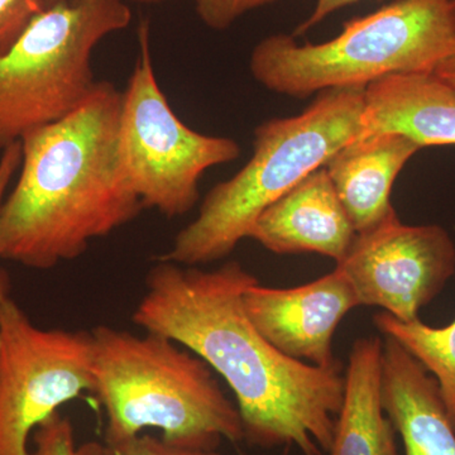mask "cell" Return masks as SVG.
<instances>
[{"label": "cell", "instance_id": "cell-21", "mask_svg": "<svg viewBox=\"0 0 455 455\" xmlns=\"http://www.w3.org/2000/svg\"><path fill=\"white\" fill-rule=\"evenodd\" d=\"M20 163H22V143L20 140L2 149V156H0V208L7 196L9 184L20 171ZM2 260V257H0V305L12 298L11 280H9L7 271L3 268Z\"/></svg>", "mask_w": 455, "mask_h": 455}, {"label": "cell", "instance_id": "cell-6", "mask_svg": "<svg viewBox=\"0 0 455 455\" xmlns=\"http://www.w3.org/2000/svg\"><path fill=\"white\" fill-rule=\"evenodd\" d=\"M123 0H61L0 56V149L76 109L97 85L92 53L130 25Z\"/></svg>", "mask_w": 455, "mask_h": 455}, {"label": "cell", "instance_id": "cell-15", "mask_svg": "<svg viewBox=\"0 0 455 455\" xmlns=\"http://www.w3.org/2000/svg\"><path fill=\"white\" fill-rule=\"evenodd\" d=\"M344 397L329 455H401L382 403V340L359 338L344 372Z\"/></svg>", "mask_w": 455, "mask_h": 455}, {"label": "cell", "instance_id": "cell-10", "mask_svg": "<svg viewBox=\"0 0 455 455\" xmlns=\"http://www.w3.org/2000/svg\"><path fill=\"white\" fill-rule=\"evenodd\" d=\"M242 302L254 328L275 349L322 368L340 363L333 355L335 331L359 307L352 284L337 267L293 289L254 283L245 290Z\"/></svg>", "mask_w": 455, "mask_h": 455}, {"label": "cell", "instance_id": "cell-24", "mask_svg": "<svg viewBox=\"0 0 455 455\" xmlns=\"http://www.w3.org/2000/svg\"><path fill=\"white\" fill-rule=\"evenodd\" d=\"M136 2H140V3H160V2H163V0H136Z\"/></svg>", "mask_w": 455, "mask_h": 455}, {"label": "cell", "instance_id": "cell-22", "mask_svg": "<svg viewBox=\"0 0 455 455\" xmlns=\"http://www.w3.org/2000/svg\"><path fill=\"white\" fill-rule=\"evenodd\" d=\"M362 2V0H316L315 8L313 13L307 18L305 22L296 28L295 36H301L309 31L310 28L319 25L320 22L325 20L326 17L331 16L334 12L339 11L344 7L353 4V3ZM293 36V37H295Z\"/></svg>", "mask_w": 455, "mask_h": 455}, {"label": "cell", "instance_id": "cell-9", "mask_svg": "<svg viewBox=\"0 0 455 455\" xmlns=\"http://www.w3.org/2000/svg\"><path fill=\"white\" fill-rule=\"evenodd\" d=\"M337 268L348 278L359 307H382L401 322H414L455 274V245L444 228L406 226L395 211L358 233Z\"/></svg>", "mask_w": 455, "mask_h": 455}, {"label": "cell", "instance_id": "cell-3", "mask_svg": "<svg viewBox=\"0 0 455 455\" xmlns=\"http://www.w3.org/2000/svg\"><path fill=\"white\" fill-rule=\"evenodd\" d=\"M92 372L106 410V442L134 438L145 429L181 447L217 449L221 439L244 440L238 407L214 371L164 335L133 334L107 325L92 331Z\"/></svg>", "mask_w": 455, "mask_h": 455}, {"label": "cell", "instance_id": "cell-4", "mask_svg": "<svg viewBox=\"0 0 455 455\" xmlns=\"http://www.w3.org/2000/svg\"><path fill=\"white\" fill-rule=\"evenodd\" d=\"M364 90H324L299 116L259 124L251 160L206 194L196 220L158 259L196 267L229 256L269 205L361 136Z\"/></svg>", "mask_w": 455, "mask_h": 455}, {"label": "cell", "instance_id": "cell-16", "mask_svg": "<svg viewBox=\"0 0 455 455\" xmlns=\"http://www.w3.org/2000/svg\"><path fill=\"white\" fill-rule=\"evenodd\" d=\"M373 324L383 335L398 341L427 372L434 374L455 429V320L444 328H433L420 319L401 322L382 311L373 316Z\"/></svg>", "mask_w": 455, "mask_h": 455}, {"label": "cell", "instance_id": "cell-17", "mask_svg": "<svg viewBox=\"0 0 455 455\" xmlns=\"http://www.w3.org/2000/svg\"><path fill=\"white\" fill-rule=\"evenodd\" d=\"M33 455H103L101 444L89 443L77 447L70 419L56 412L33 433Z\"/></svg>", "mask_w": 455, "mask_h": 455}, {"label": "cell", "instance_id": "cell-2", "mask_svg": "<svg viewBox=\"0 0 455 455\" xmlns=\"http://www.w3.org/2000/svg\"><path fill=\"white\" fill-rule=\"evenodd\" d=\"M123 92L98 82L76 109L27 133L20 176L0 208V257L50 269L139 217L121 152Z\"/></svg>", "mask_w": 455, "mask_h": 455}, {"label": "cell", "instance_id": "cell-8", "mask_svg": "<svg viewBox=\"0 0 455 455\" xmlns=\"http://www.w3.org/2000/svg\"><path fill=\"white\" fill-rule=\"evenodd\" d=\"M94 390L92 331L40 328L13 299L0 305V455H29L36 429Z\"/></svg>", "mask_w": 455, "mask_h": 455}, {"label": "cell", "instance_id": "cell-18", "mask_svg": "<svg viewBox=\"0 0 455 455\" xmlns=\"http://www.w3.org/2000/svg\"><path fill=\"white\" fill-rule=\"evenodd\" d=\"M52 4V0H0V56L16 44L36 16Z\"/></svg>", "mask_w": 455, "mask_h": 455}, {"label": "cell", "instance_id": "cell-13", "mask_svg": "<svg viewBox=\"0 0 455 455\" xmlns=\"http://www.w3.org/2000/svg\"><path fill=\"white\" fill-rule=\"evenodd\" d=\"M382 403L405 455H455V429L438 383L398 341H382Z\"/></svg>", "mask_w": 455, "mask_h": 455}, {"label": "cell", "instance_id": "cell-11", "mask_svg": "<svg viewBox=\"0 0 455 455\" xmlns=\"http://www.w3.org/2000/svg\"><path fill=\"white\" fill-rule=\"evenodd\" d=\"M357 232L325 167L301 180L269 205L248 238L276 254L317 253L341 262Z\"/></svg>", "mask_w": 455, "mask_h": 455}, {"label": "cell", "instance_id": "cell-1", "mask_svg": "<svg viewBox=\"0 0 455 455\" xmlns=\"http://www.w3.org/2000/svg\"><path fill=\"white\" fill-rule=\"evenodd\" d=\"M254 283L259 280L235 260L204 271L158 259L132 319L223 377L250 444L329 454L343 403V366H311L275 349L244 311L242 296Z\"/></svg>", "mask_w": 455, "mask_h": 455}, {"label": "cell", "instance_id": "cell-12", "mask_svg": "<svg viewBox=\"0 0 455 455\" xmlns=\"http://www.w3.org/2000/svg\"><path fill=\"white\" fill-rule=\"evenodd\" d=\"M398 133L419 146L455 145V86L434 73L390 75L364 90L361 136Z\"/></svg>", "mask_w": 455, "mask_h": 455}, {"label": "cell", "instance_id": "cell-19", "mask_svg": "<svg viewBox=\"0 0 455 455\" xmlns=\"http://www.w3.org/2000/svg\"><path fill=\"white\" fill-rule=\"evenodd\" d=\"M103 455H221L217 449L181 447L149 435L101 444Z\"/></svg>", "mask_w": 455, "mask_h": 455}, {"label": "cell", "instance_id": "cell-23", "mask_svg": "<svg viewBox=\"0 0 455 455\" xmlns=\"http://www.w3.org/2000/svg\"><path fill=\"white\" fill-rule=\"evenodd\" d=\"M434 74L438 75L440 79L445 80V82L455 86V55L444 60V61L435 68Z\"/></svg>", "mask_w": 455, "mask_h": 455}, {"label": "cell", "instance_id": "cell-14", "mask_svg": "<svg viewBox=\"0 0 455 455\" xmlns=\"http://www.w3.org/2000/svg\"><path fill=\"white\" fill-rule=\"evenodd\" d=\"M421 147L398 133L359 136L325 164L326 172L355 232L376 227L395 212L392 185Z\"/></svg>", "mask_w": 455, "mask_h": 455}, {"label": "cell", "instance_id": "cell-25", "mask_svg": "<svg viewBox=\"0 0 455 455\" xmlns=\"http://www.w3.org/2000/svg\"><path fill=\"white\" fill-rule=\"evenodd\" d=\"M57 2H61V0H52L53 4H55Z\"/></svg>", "mask_w": 455, "mask_h": 455}, {"label": "cell", "instance_id": "cell-7", "mask_svg": "<svg viewBox=\"0 0 455 455\" xmlns=\"http://www.w3.org/2000/svg\"><path fill=\"white\" fill-rule=\"evenodd\" d=\"M137 33L140 53L123 92L119 122L123 164L143 208L182 217L196 205L205 171L235 161L241 147L191 130L176 116L156 77L147 20Z\"/></svg>", "mask_w": 455, "mask_h": 455}, {"label": "cell", "instance_id": "cell-20", "mask_svg": "<svg viewBox=\"0 0 455 455\" xmlns=\"http://www.w3.org/2000/svg\"><path fill=\"white\" fill-rule=\"evenodd\" d=\"M276 0H196V13L209 28L224 31L248 12Z\"/></svg>", "mask_w": 455, "mask_h": 455}, {"label": "cell", "instance_id": "cell-5", "mask_svg": "<svg viewBox=\"0 0 455 455\" xmlns=\"http://www.w3.org/2000/svg\"><path fill=\"white\" fill-rule=\"evenodd\" d=\"M455 55V0H396L344 23L337 37L299 44L275 35L254 47L250 68L266 89L304 99L367 88L390 75L434 73Z\"/></svg>", "mask_w": 455, "mask_h": 455}]
</instances>
